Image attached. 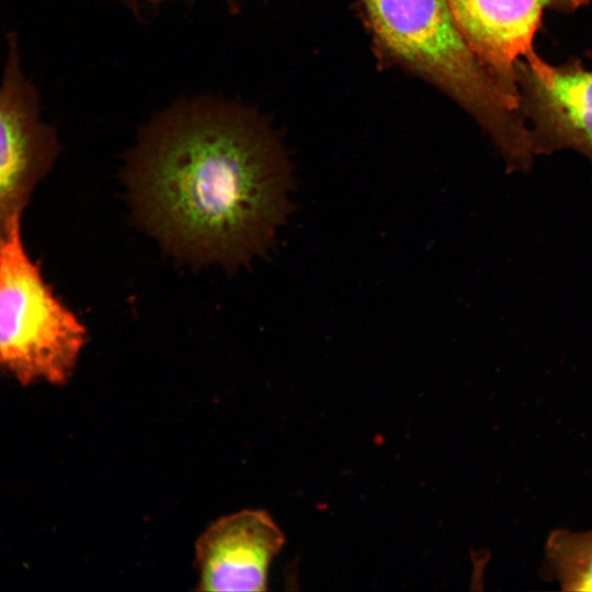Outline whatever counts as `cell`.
<instances>
[{
	"label": "cell",
	"instance_id": "7a4b0ae2",
	"mask_svg": "<svg viewBox=\"0 0 592 592\" xmlns=\"http://www.w3.org/2000/svg\"><path fill=\"white\" fill-rule=\"evenodd\" d=\"M373 46L390 65L423 79L465 110L512 169L537 156L517 104L462 34L446 0H358Z\"/></svg>",
	"mask_w": 592,
	"mask_h": 592
},
{
	"label": "cell",
	"instance_id": "ba28073f",
	"mask_svg": "<svg viewBox=\"0 0 592 592\" xmlns=\"http://www.w3.org/2000/svg\"><path fill=\"white\" fill-rule=\"evenodd\" d=\"M540 573L563 591H592V530L551 531L544 545Z\"/></svg>",
	"mask_w": 592,
	"mask_h": 592
},
{
	"label": "cell",
	"instance_id": "30bf717a",
	"mask_svg": "<svg viewBox=\"0 0 592 592\" xmlns=\"http://www.w3.org/2000/svg\"><path fill=\"white\" fill-rule=\"evenodd\" d=\"M143 1H145L147 3H150V4H160V3H163V2L175 1V0H143ZM184 1H195V0H184Z\"/></svg>",
	"mask_w": 592,
	"mask_h": 592
},
{
	"label": "cell",
	"instance_id": "8992f818",
	"mask_svg": "<svg viewBox=\"0 0 592 592\" xmlns=\"http://www.w3.org/2000/svg\"><path fill=\"white\" fill-rule=\"evenodd\" d=\"M465 39L517 104L516 62L535 52L545 12L570 14L591 0H446Z\"/></svg>",
	"mask_w": 592,
	"mask_h": 592
},
{
	"label": "cell",
	"instance_id": "5b68a950",
	"mask_svg": "<svg viewBox=\"0 0 592 592\" xmlns=\"http://www.w3.org/2000/svg\"><path fill=\"white\" fill-rule=\"evenodd\" d=\"M515 78L537 155L572 149L592 163V70L574 58L553 65L534 52L516 62Z\"/></svg>",
	"mask_w": 592,
	"mask_h": 592
},
{
	"label": "cell",
	"instance_id": "52a82bcc",
	"mask_svg": "<svg viewBox=\"0 0 592 592\" xmlns=\"http://www.w3.org/2000/svg\"><path fill=\"white\" fill-rule=\"evenodd\" d=\"M284 534L262 510H243L210 524L195 543L200 591H265Z\"/></svg>",
	"mask_w": 592,
	"mask_h": 592
},
{
	"label": "cell",
	"instance_id": "277c9868",
	"mask_svg": "<svg viewBox=\"0 0 592 592\" xmlns=\"http://www.w3.org/2000/svg\"><path fill=\"white\" fill-rule=\"evenodd\" d=\"M9 44L0 86V244L58 151L54 129L41 119L36 89L22 72L13 35Z\"/></svg>",
	"mask_w": 592,
	"mask_h": 592
},
{
	"label": "cell",
	"instance_id": "6da1fadb",
	"mask_svg": "<svg viewBox=\"0 0 592 592\" xmlns=\"http://www.w3.org/2000/svg\"><path fill=\"white\" fill-rule=\"evenodd\" d=\"M137 221L175 257L234 267L265 252L292 210V167L258 111L181 100L150 121L128 155Z\"/></svg>",
	"mask_w": 592,
	"mask_h": 592
},
{
	"label": "cell",
	"instance_id": "3957f363",
	"mask_svg": "<svg viewBox=\"0 0 592 592\" xmlns=\"http://www.w3.org/2000/svg\"><path fill=\"white\" fill-rule=\"evenodd\" d=\"M86 329L29 258L15 219L0 244V368L21 385L65 384Z\"/></svg>",
	"mask_w": 592,
	"mask_h": 592
},
{
	"label": "cell",
	"instance_id": "9c48e42d",
	"mask_svg": "<svg viewBox=\"0 0 592 592\" xmlns=\"http://www.w3.org/2000/svg\"><path fill=\"white\" fill-rule=\"evenodd\" d=\"M136 14L139 12V0H122Z\"/></svg>",
	"mask_w": 592,
	"mask_h": 592
}]
</instances>
